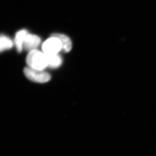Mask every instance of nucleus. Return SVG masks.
Segmentation results:
<instances>
[{"label": "nucleus", "mask_w": 156, "mask_h": 156, "mask_svg": "<svg viewBox=\"0 0 156 156\" xmlns=\"http://www.w3.org/2000/svg\"><path fill=\"white\" fill-rule=\"evenodd\" d=\"M28 67L33 69L43 71L48 66L47 56L37 50L29 52L26 58Z\"/></svg>", "instance_id": "nucleus-1"}, {"label": "nucleus", "mask_w": 156, "mask_h": 156, "mask_svg": "<svg viewBox=\"0 0 156 156\" xmlns=\"http://www.w3.org/2000/svg\"><path fill=\"white\" fill-rule=\"evenodd\" d=\"M23 71L27 77L36 83H47L51 79L50 74L44 71L33 69L29 67L25 68Z\"/></svg>", "instance_id": "nucleus-2"}, {"label": "nucleus", "mask_w": 156, "mask_h": 156, "mask_svg": "<svg viewBox=\"0 0 156 156\" xmlns=\"http://www.w3.org/2000/svg\"><path fill=\"white\" fill-rule=\"evenodd\" d=\"M62 48L61 43L59 39L54 37L50 36L42 45L43 53L46 55L58 54Z\"/></svg>", "instance_id": "nucleus-3"}, {"label": "nucleus", "mask_w": 156, "mask_h": 156, "mask_svg": "<svg viewBox=\"0 0 156 156\" xmlns=\"http://www.w3.org/2000/svg\"><path fill=\"white\" fill-rule=\"evenodd\" d=\"M41 43V39L37 36L28 34L26 37L23 48L27 51L30 52L32 50H37Z\"/></svg>", "instance_id": "nucleus-4"}, {"label": "nucleus", "mask_w": 156, "mask_h": 156, "mask_svg": "<svg viewBox=\"0 0 156 156\" xmlns=\"http://www.w3.org/2000/svg\"><path fill=\"white\" fill-rule=\"evenodd\" d=\"M51 36L56 37L59 39L61 42L62 50L65 52H69L72 48V43L71 40L67 36L63 34L54 33L52 34Z\"/></svg>", "instance_id": "nucleus-5"}, {"label": "nucleus", "mask_w": 156, "mask_h": 156, "mask_svg": "<svg viewBox=\"0 0 156 156\" xmlns=\"http://www.w3.org/2000/svg\"><path fill=\"white\" fill-rule=\"evenodd\" d=\"M29 34L28 32L26 30H22L17 32L14 39V44L17 51L20 53L23 48V43L27 35Z\"/></svg>", "instance_id": "nucleus-6"}, {"label": "nucleus", "mask_w": 156, "mask_h": 156, "mask_svg": "<svg viewBox=\"0 0 156 156\" xmlns=\"http://www.w3.org/2000/svg\"><path fill=\"white\" fill-rule=\"evenodd\" d=\"M48 61V66L51 68H57L62 63V58L58 54L46 55Z\"/></svg>", "instance_id": "nucleus-7"}, {"label": "nucleus", "mask_w": 156, "mask_h": 156, "mask_svg": "<svg viewBox=\"0 0 156 156\" xmlns=\"http://www.w3.org/2000/svg\"><path fill=\"white\" fill-rule=\"evenodd\" d=\"M13 43L9 37L0 35V53L12 48Z\"/></svg>", "instance_id": "nucleus-8"}]
</instances>
